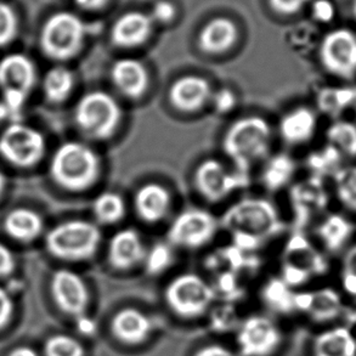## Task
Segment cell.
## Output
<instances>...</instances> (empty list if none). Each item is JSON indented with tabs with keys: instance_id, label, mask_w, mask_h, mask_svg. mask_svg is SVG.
Masks as SVG:
<instances>
[{
	"instance_id": "45",
	"label": "cell",
	"mask_w": 356,
	"mask_h": 356,
	"mask_svg": "<svg viewBox=\"0 0 356 356\" xmlns=\"http://www.w3.org/2000/svg\"><path fill=\"white\" fill-rule=\"evenodd\" d=\"M193 356H238L232 349L220 344H209L198 349Z\"/></svg>"
},
{
	"instance_id": "39",
	"label": "cell",
	"mask_w": 356,
	"mask_h": 356,
	"mask_svg": "<svg viewBox=\"0 0 356 356\" xmlns=\"http://www.w3.org/2000/svg\"><path fill=\"white\" fill-rule=\"evenodd\" d=\"M213 105L218 113H229L236 106V95L227 88H222L212 95Z\"/></svg>"
},
{
	"instance_id": "6",
	"label": "cell",
	"mask_w": 356,
	"mask_h": 356,
	"mask_svg": "<svg viewBox=\"0 0 356 356\" xmlns=\"http://www.w3.org/2000/svg\"><path fill=\"white\" fill-rule=\"evenodd\" d=\"M164 298L177 316L193 320L207 313L216 299V291L201 276L183 274L169 282Z\"/></svg>"
},
{
	"instance_id": "29",
	"label": "cell",
	"mask_w": 356,
	"mask_h": 356,
	"mask_svg": "<svg viewBox=\"0 0 356 356\" xmlns=\"http://www.w3.org/2000/svg\"><path fill=\"white\" fill-rule=\"evenodd\" d=\"M127 207L123 197L116 193H102L92 203V213L99 224L113 225L125 217Z\"/></svg>"
},
{
	"instance_id": "8",
	"label": "cell",
	"mask_w": 356,
	"mask_h": 356,
	"mask_svg": "<svg viewBox=\"0 0 356 356\" xmlns=\"http://www.w3.org/2000/svg\"><path fill=\"white\" fill-rule=\"evenodd\" d=\"M86 27L77 15L67 11L53 15L44 24L40 37L47 56L58 61L74 58L83 47Z\"/></svg>"
},
{
	"instance_id": "26",
	"label": "cell",
	"mask_w": 356,
	"mask_h": 356,
	"mask_svg": "<svg viewBox=\"0 0 356 356\" xmlns=\"http://www.w3.org/2000/svg\"><path fill=\"white\" fill-rule=\"evenodd\" d=\"M292 206L299 222H307L314 211L323 207V193L316 181L298 184L291 193Z\"/></svg>"
},
{
	"instance_id": "17",
	"label": "cell",
	"mask_w": 356,
	"mask_h": 356,
	"mask_svg": "<svg viewBox=\"0 0 356 356\" xmlns=\"http://www.w3.org/2000/svg\"><path fill=\"white\" fill-rule=\"evenodd\" d=\"M146 250L139 234L133 229L117 232L108 243L107 260L113 269L127 271L144 261Z\"/></svg>"
},
{
	"instance_id": "18",
	"label": "cell",
	"mask_w": 356,
	"mask_h": 356,
	"mask_svg": "<svg viewBox=\"0 0 356 356\" xmlns=\"http://www.w3.org/2000/svg\"><path fill=\"white\" fill-rule=\"evenodd\" d=\"M154 21L140 11L122 15L112 26L111 40L118 48L131 49L147 42L152 33Z\"/></svg>"
},
{
	"instance_id": "35",
	"label": "cell",
	"mask_w": 356,
	"mask_h": 356,
	"mask_svg": "<svg viewBox=\"0 0 356 356\" xmlns=\"http://www.w3.org/2000/svg\"><path fill=\"white\" fill-rule=\"evenodd\" d=\"M347 222H344L341 218H331L327 222L323 224L320 229V236L323 237V242L332 250L338 248L342 241L348 236Z\"/></svg>"
},
{
	"instance_id": "30",
	"label": "cell",
	"mask_w": 356,
	"mask_h": 356,
	"mask_svg": "<svg viewBox=\"0 0 356 356\" xmlns=\"http://www.w3.org/2000/svg\"><path fill=\"white\" fill-rule=\"evenodd\" d=\"M265 304L276 313L296 312V293L281 279H271L263 289Z\"/></svg>"
},
{
	"instance_id": "19",
	"label": "cell",
	"mask_w": 356,
	"mask_h": 356,
	"mask_svg": "<svg viewBox=\"0 0 356 356\" xmlns=\"http://www.w3.org/2000/svg\"><path fill=\"white\" fill-rule=\"evenodd\" d=\"M111 81L124 97L138 100L147 92L149 72L143 63L135 58H120L112 65Z\"/></svg>"
},
{
	"instance_id": "47",
	"label": "cell",
	"mask_w": 356,
	"mask_h": 356,
	"mask_svg": "<svg viewBox=\"0 0 356 356\" xmlns=\"http://www.w3.org/2000/svg\"><path fill=\"white\" fill-rule=\"evenodd\" d=\"M78 318V328H79V331L81 332L84 333V334H89V333L92 332V327H94V323L90 320H88L84 315L83 316H79Z\"/></svg>"
},
{
	"instance_id": "36",
	"label": "cell",
	"mask_w": 356,
	"mask_h": 356,
	"mask_svg": "<svg viewBox=\"0 0 356 356\" xmlns=\"http://www.w3.org/2000/svg\"><path fill=\"white\" fill-rule=\"evenodd\" d=\"M17 19L9 5L0 1V47L14 40L17 33Z\"/></svg>"
},
{
	"instance_id": "3",
	"label": "cell",
	"mask_w": 356,
	"mask_h": 356,
	"mask_svg": "<svg viewBox=\"0 0 356 356\" xmlns=\"http://www.w3.org/2000/svg\"><path fill=\"white\" fill-rule=\"evenodd\" d=\"M102 242L99 227L86 220L58 224L47 235L49 253L58 259L82 261L92 258Z\"/></svg>"
},
{
	"instance_id": "11",
	"label": "cell",
	"mask_w": 356,
	"mask_h": 356,
	"mask_svg": "<svg viewBox=\"0 0 356 356\" xmlns=\"http://www.w3.org/2000/svg\"><path fill=\"white\" fill-rule=\"evenodd\" d=\"M218 222L212 213L203 209H188L180 213L168 230L170 243L196 250L211 242L217 232Z\"/></svg>"
},
{
	"instance_id": "2",
	"label": "cell",
	"mask_w": 356,
	"mask_h": 356,
	"mask_svg": "<svg viewBox=\"0 0 356 356\" xmlns=\"http://www.w3.org/2000/svg\"><path fill=\"white\" fill-rule=\"evenodd\" d=\"M271 141V127L261 117H245L230 125L222 140L225 154L236 164L241 173L264 159Z\"/></svg>"
},
{
	"instance_id": "20",
	"label": "cell",
	"mask_w": 356,
	"mask_h": 356,
	"mask_svg": "<svg viewBox=\"0 0 356 356\" xmlns=\"http://www.w3.org/2000/svg\"><path fill=\"white\" fill-rule=\"evenodd\" d=\"M170 203V193L159 184H146L135 193V212L147 224H154L164 219L168 214Z\"/></svg>"
},
{
	"instance_id": "22",
	"label": "cell",
	"mask_w": 356,
	"mask_h": 356,
	"mask_svg": "<svg viewBox=\"0 0 356 356\" xmlns=\"http://www.w3.org/2000/svg\"><path fill=\"white\" fill-rule=\"evenodd\" d=\"M296 308L308 314L315 321L323 323L337 316L341 300L332 291L323 289L314 293L296 294Z\"/></svg>"
},
{
	"instance_id": "32",
	"label": "cell",
	"mask_w": 356,
	"mask_h": 356,
	"mask_svg": "<svg viewBox=\"0 0 356 356\" xmlns=\"http://www.w3.org/2000/svg\"><path fill=\"white\" fill-rule=\"evenodd\" d=\"M336 191L339 201L356 212V165L338 170L336 174Z\"/></svg>"
},
{
	"instance_id": "46",
	"label": "cell",
	"mask_w": 356,
	"mask_h": 356,
	"mask_svg": "<svg viewBox=\"0 0 356 356\" xmlns=\"http://www.w3.org/2000/svg\"><path fill=\"white\" fill-rule=\"evenodd\" d=\"M76 3L83 9L95 10L106 4L107 0H76Z\"/></svg>"
},
{
	"instance_id": "1",
	"label": "cell",
	"mask_w": 356,
	"mask_h": 356,
	"mask_svg": "<svg viewBox=\"0 0 356 356\" xmlns=\"http://www.w3.org/2000/svg\"><path fill=\"white\" fill-rule=\"evenodd\" d=\"M50 173L60 188L82 193L92 188L102 174V161L87 145L71 141L61 145L54 154Z\"/></svg>"
},
{
	"instance_id": "44",
	"label": "cell",
	"mask_w": 356,
	"mask_h": 356,
	"mask_svg": "<svg viewBox=\"0 0 356 356\" xmlns=\"http://www.w3.org/2000/svg\"><path fill=\"white\" fill-rule=\"evenodd\" d=\"M15 268L14 255L6 245L0 243V277L13 273Z\"/></svg>"
},
{
	"instance_id": "24",
	"label": "cell",
	"mask_w": 356,
	"mask_h": 356,
	"mask_svg": "<svg viewBox=\"0 0 356 356\" xmlns=\"http://www.w3.org/2000/svg\"><path fill=\"white\" fill-rule=\"evenodd\" d=\"M314 356H356V339L348 328H331L315 339Z\"/></svg>"
},
{
	"instance_id": "31",
	"label": "cell",
	"mask_w": 356,
	"mask_h": 356,
	"mask_svg": "<svg viewBox=\"0 0 356 356\" xmlns=\"http://www.w3.org/2000/svg\"><path fill=\"white\" fill-rule=\"evenodd\" d=\"M327 139L332 147L348 157L356 156V125L341 120L330 127Z\"/></svg>"
},
{
	"instance_id": "9",
	"label": "cell",
	"mask_w": 356,
	"mask_h": 356,
	"mask_svg": "<svg viewBox=\"0 0 356 356\" xmlns=\"http://www.w3.org/2000/svg\"><path fill=\"white\" fill-rule=\"evenodd\" d=\"M44 152L43 135L27 125L13 123L0 136V154L19 168H29L38 163Z\"/></svg>"
},
{
	"instance_id": "34",
	"label": "cell",
	"mask_w": 356,
	"mask_h": 356,
	"mask_svg": "<svg viewBox=\"0 0 356 356\" xmlns=\"http://www.w3.org/2000/svg\"><path fill=\"white\" fill-rule=\"evenodd\" d=\"M144 261L147 274H162L173 263V252L165 243H156L145 255Z\"/></svg>"
},
{
	"instance_id": "12",
	"label": "cell",
	"mask_w": 356,
	"mask_h": 356,
	"mask_svg": "<svg viewBox=\"0 0 356 356\" xmlns=\"http://www.w3.org/2000/svg\"><path fill=\"white\" fill-rule=\"evenodd\" d=\"M282 342V333L271 318L252 315L242 321L237 344L242 356H270Z\"/></svg>"
},
{
	"instance_id": "51",
	"label": "cell",
	"mask_w": 356,
	"mask_h": 356,
	"mask_svg": "<svg viewBox=\"0 0 356 356\" xmlns=\"http://www.w3.org/2000/svg\"><path fill=\"white\" fill-rule=\"evenodd\" d=\"M353 10H354V15L356 16V0H354V4H353Z\"/></svg>"
},
{
	"instance_id": "14",
	"label": "cell",
	"mask_w": 356,
	"mask_h": 356,
	"mask_svg": "<svg viewBox=\"0 0 356 356\" xmlns=\"http://www.w3.org/2000/svg\"><path fill=\"white\" fill-rule=\"evenodd\" d=\"M51 293L58 309L71 316H83L90 303L84 280L71 270H58L51 280Z\"/></svg>"
},
{
	"instance_id": "7",
	"label": "cell",
	"mask_w": 356,
	"mask_h": 356,
	"mask_svg": "<svg viewBox=\"0 0 356 356\" xmlns=\"http://www.w3.org/2000/svg\"><path fill=\"white\" fill-rule=\"evenodd\" d=\"M37 81L34 63L21 54H11L0 61V88L4 102H1L6 117L17 118Z\"/></svg>"
},
{
	"instance_id": "41",
	"label": "cell",
	"mask_w": 356,
	"mask_h": 356,
	"mask_svg": "<svg viewBox=\"0 0 356 356\" xmlns=\"http://www.w3.org/2000/svg\"><path fill=\"white\" fill-rule=\"evenodd\" d=\"M313 15L320 22H330L336 15V8L331 0H314Z\"/></svg>"
},
{
	"instance_id": "48",
	"label": "cell",
	"mask_w": 356,
	"mask_h": 356,
	"mask_svg": "<svg viewBox=\"0 0 356 356\" xmlns=\"http://www.w3.org/2000/svg\"><path fill=\"white\" fill-rule=\"evenodd\" d=\"M10 356H38V354L31 348L24 347L15 349L14 352L10 354Z\"/></svg>"
},
{
	"instance_id": "28",
	"label": "cell",
	"mask_w": 356,
	"mask_h": 356,
	"mask_svg": "<svg viewBox=\"0 0 356 356\" xmlns=\"http://www.w3.org/2000/svg\"><path fill=\"white\" fill-rule=\"evenodd\" d=\"M74 87L72 72L66 67H54L44 77L43 88L49 102L60 104L71 95Z\"/></svg>"
},
{
	"instance_id": "25",
	"label": "cell",
	"mask_w": 356,
	"mask_h": 356,
	"mask_svg": "<svg viewBox=\"0 0 356 356\" xmlns=\"http://www.w3.org/2000/svg\"><path fill=\"white\" fill-rule=\"evenodd\" d=\"M5 232L19 242L35 240L43 230L42 218L27 208H16L8 214L4 222Z\"/></svg>"
},
{
	"instance_id": "5",
	"label": "cell",
	"mask_w": 356,
	"mask_h": 356,
	"mask_svg": "<svg viewBox=\"0 0 356 356\" xmlns=\"http://www.w3.org/2000/svg\"><path fill=\"white\" fill-rule=\"evenodd\" d=\"M222 225L232 234L241 232L264 240L282 230L279 213L273 203L263 198H245L229 208Z\"/></svg>"
},
{
	"instance_id": "16",
	"label": "cell",
	"mask_w": 356,
	"mask_h": 356,
	"mask_svg": "<svg viewBox=\"0 0 356 356\" xmlns=\"http://www.w3.org/2000/svg\"><path fill=\"white\" fill-rule=\"evenodd\" d=\"M111 333L125 346H140L146 342L154 331L152 320L139 309L124 308L112 318Z\"/></svg>"
},
{
	"instance_id": "21",
	"label": "cell",
	"mask_w": 356,
	"mask_h": 356,
	"mask_svg": "<svg viewBox=\"0 0 356 356\" xmlns=\"http://www.w3.org/2000/svg\"><path fill=\"white\" fill-rule=\"evenodd\" d=\"M237 35L236 24L232 19L218 17L203 27L198 37V45L204 53L217 55L230 50L236 43Z\"/></svg>"
},
{
	"instance_id": "23",
	"label": "cell",
	"mask_w": 356,
	"mask_h": 356,
	"mask_svg": "<svg viewBox=\"0 0 356 356\" xmlns=\"http://www.w3.org/2000/svg\"><path fill=\"white\" fill-rule=\"evenodd\" d=\"M316 129V116L309 107H298L281 120L280 134L291 145H299L312 139Z\"/></svg>"
},
{
	"instance_id": "15",
	"label": "cell",
	"mask_w": 356,
	"mask_h": 356,
	"mask_svg": "<svg viewBox=\"0 0 356 356\" xmlns=\"http://www.w3.org/2000/svg\"><path fill=\"white\" fill-rule=\"evenodd\" d=\"M212 95V87L206 78L185 76L170 86L168 100L177 111L193 113L202 110Z\"/></svg>"
},
{
	"instance_id": "10",
	"label": "cell",
	"mask_w": 356,
	"mask_h": 356,
	"mask_svg": "<svg viewBox=\"0 0 356 356\" xmlns=\"http://www.w3.org/2000/svg\"><path fill=\"white\" fill-rule=\"evenodd\" d=\"M320 60L333 76L353 79L356 76V34L348 29L326 34L320 47Z\"/></svg>"
},
{
	"instance_id": "13",
	"label": "cell",
	"mask_w": 356,
	"mask_h": 356,
	"mask_svg": "<svg viewBox=\"0 0 356 356\" xmlns=\"http://www.w3.org/2000/svg\"><path fill=\"white\" fill-rule=\"evenodd\" d=\"M245 173L232 174L217 159H206L195 172L198 193L209 202H219L237 188L245 186Z\"/></svg>"
},
{
	"instance_id": "49",
	"label": "cell",
	"mask_w": 356,
	"mask_h": 356,
	"mask_svg": "<svg viewBox=\"0 0 356 356\" xmlns=\"http://www.w3.org/2000/svg\"><path fill=\"white\" fill-rule=\"evenodd\" d=\"M5 186V177L4 174L0 172V193H3Z\"/></svg>"
},
{
	"instance_id": "42",
	"label": "cell",
	"mask_w": 356,
	"mask_h": 356,
	"mask_svg": "<svg viewBox=\"0 0 356 356\" xmlns=\"http://www.w3.org/2000/svg\"><path fill=\"white\" fill-rule=\"evenodd\" d=\"M270 5L280 14L292 15L303 9L312 0H269Z\"/></svg>"
},
{
	"instance_id": "4",
	"label": "cell",
	"mask_w": 356,
	"mask_h": 356,
	"mask_svg": "<svg viewBox=\"0 0 356 356\" xmlns=\"http://www.w3.org/2000/svg\"><path fill=\"white\" fill-rule=\"evenodd\" d=\"M78 129L92 140H107L116 133L122 122V108L106 92H90L81 97L74 110Z\"/></svg>"
},
{
	"instance_id": "43",
	"label": "cell",
	"mask_w": 356,
	"mask_h": 356,
	"mask_svg": "<svg viewBox=\"0 0 356 356\" xmlns=\"http://www.w3.org/2000/svg\"><path fill=\"white\" fill-rule=\"evenodd\" d=\"M14 310V304L9 293L5 289H0V328L9 323Z\"/></svg>"
},
{
	"instance_id": "40",
	"label": "cell",
	"mask_w": 356,
	"mask_h": 356,
	"mask_svg": "<svg viewBox=\"0 0 356 356\" xmlns=\"http://www.w3.org/2000/svg\"><path fill=\"white\" fill-rule=\"evenodd\" d=\"M149 16L154 22L167 24L169 21H172L175 16V9H174L173 4L167 0H159L151 10Z\"/></svg>"
},
{
	"instance_id": "50",
	"label": "cell",
	"mask_w": 356,
	"mask_h": 356,
	"mask_svg": "<svg viewBox=\"0 0 356 356\" xmlns=\"http://www.w3.org/2000/svg\"><path fill=\"white\" fill-rule=\"evenodd\" d=\"M4 118H6V111H5V108L4 106H3V104L0 102V122L4 120Z\"/></svg>"
},
{
	"instance_id": "38",
	"label": "cell",
	"mask_w": 356,
	"mask_h": 356,
	"mask_svg": "<svg viewBox=\"0 0 356 356\" xmlns=\"http://www.w3.org/2000/svg\"><path fill=\"white\" fill-rule=\"evenodd\" d=\"M310 273L308 270L304 269L303 266L293 264V263H286L282 269V281L284 284L293 287V286H298V284H303L304 281H307Z\"/></svg>"
},
{
	"instance_id": "37",
	"label": "cell",
	"mask_w": 356,
	"mask_h": 356,
	"mask_svg": "<svg viewBox=\"0 0 356 356\" xmlns=\"http://www.w3.org/2000/svg\"><path fill=\"white\" fill-rule=\"evenodd\" d=\"M342 284L348 293L356 296V245L349 248L343 260Z\"/></svg>"
},
{
	"instance_id": "27",
	"label": "cell",
	"mask_w": 356,
	"mask_h": 356,
	"mask_svg": "<svg viewBox=\"0 0 356 356\" xmlns=\"http://www.w3.org/2000/svg\"><path fill=\"white\" fill-rule=\"evenodd\" d=\"M296 172V163L287 154H277L269 159L266 164L261 179L265 188L270 191H277L289 183Z\"/></svg>"
},
{
	"instance_id": "33",
	"label": "cell",
	"mask_w": 356,
	"mask_h": 356,
	"mask_svg": "<svg viewBox=\"0 0 356 356\" xmlns=\"http://www.w3.org/2000/svg\"><path fill=\"white\" fill-rule=\"evenodd\" d=\"M45 356H84L86 350L76 338L67 334H55L44 347Z\"/></svg>"
}]
</instances>
